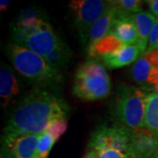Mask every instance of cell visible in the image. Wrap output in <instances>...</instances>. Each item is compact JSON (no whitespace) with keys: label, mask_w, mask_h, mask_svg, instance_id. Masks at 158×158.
<instances>
[{"label":"cell","mask_w":158,"mask_h":158,"mask_svg":"<svg viewBox=\"0 0 158 158\" xmlns=\"http://www.w3.org/2000/svg\"><path fill=\"white\" fill-rule=\"evenodd\" d=\"M69 106L65 100L42 87L30 90L11 113L4 128L5 135L44 133L51 121L67 118Z\"/></svg>","instance_id":"6da1fadb"},{"label":"cell","mask_w":158,"mask_h":158,"mask_svg":"<svg viewBox=\"0 0 158 158\" xmlns=\"http://www.w3.org/2000/svg\"><path fill=\"white\" fill-rule=\"evenodd\" d=\"M7 56L19 73L39 87L56 85L62 81L59 70L51 68L45 58L27 48L11 42L7 47Z\"/></svg>","instance_id":"7a4b0ae2"},{"label":"cell","mask_w":158,"mask_h":158,"mask_svg":"<svg viewBox=\"0 0 158 158\" xmlns=\"http://www.w3.org/2000/svg\"><path fill=\"white\" fill-rule=\"evenodd\" d=\"M112 89L111 79L104 63L89 59L79 66L74 77L73 93L85 101L104 99Z\"/></svg>","instance_id":"3957f363"},{"label":"cell","mask_w":158,"mask_h":158,"mask_svg":"<svg viewBox=\"0 0 158 158\" xmlns=\"http://www.w3.org/2000/svg\"><path fill=\"white\" fill-rule=\"evenodd\" d=\"M146 97L143 90L133 85L122 84L118 87L113 101V116L131 130L145 128Z\"/></svg>","instance_id":"277c9868"},{"label":"cell","mask_w":158,"mask_h":158,"mask_svg":"<svg viewBox=\"0 0 158 158\" xmlns=\"http://www.w3.org/2000/svg\"><path fill=\"white\" fill-rule=\"evenodd\" d=\"M109 1L101 0H74L69 5L83 44L88 43V35L91 27L101 17L107 8Z\"/></svg>","instance_id":"5b68a950"},{"label":"cell","mask_w":158,"mask_h":158,"mask_svg":"<svg viewBox=\"0 0 158 158\" xmlns=\"http://www.w3.org/2000/svg\"><path fill=\"white\" fill-rule=\"evenodd\" d=\"M88 147L96 152L107 148H116L133 155L131 129L121 124L100 125L91 134Z\"/></svg>","instance_id":"8992f818"},{"label":"cell","mask_w":158,"mask_h":158,"mask_svg":"<svg viewBox=\"0 0 158 158\" xmlns=\"http://www.w3.org/2000/svg\"><path fill=\"white\" fill-rule=\"evenodd\" d=\"M38 136L7 134L2 137L3 158H38Z\"/></svg>","instance_id":"52a82bcc"},{"label":"cell","mask_w":158,"mask_h":158,"mask_svg":"<svg viewBox=\"0 0 158 158\" xmlns=\"http://www.w3.org/2000/svg\"><path fill=\"white\" fill-rule=\"evenodd\" d=\"M131 149L135 158H156L158 135L147 128L131 130Z\"/></svg>","instance_id":"ba28073f"},{"label":"cell","mask_w":158,"mask_h":158,"mask_svg":"<svg viewBox=\"0 0 158 158\" xmlns=\"http://www.w3.org/2000/svg\"><path fill=\"white\" fill-rule=\"evenodd\" d=\"M61 41L62 40L54 32L53 27H50L47 29H40L36 34L29 36L26 48L45 58Z\"/></svg>","instance_id":"9c48e42d"},{"label":"cell","mask_w":158,"mask_h":158,"mask_svg":"<svg viewBox=\"0 0 158 158\" xmlns=\"http://www.w3.org/2000/svg\"><path fill=\"white\" fill-rule=\"evenodd\" d=\"M139 56H142L141 51L137 44L124 45L118 50L102 56L100 59L108 69H118L135 62Z\"/></svg>","instance_id":"30bf717a"},{"label":"cell","mask_w":158,"mask_h":158,"mask_svg":"<svg viewBox=\"0 0 158 158\" xmlns=\"http://www.w3.org/2000/svg\"><path fill=\"white\" fill-rule=\"evenodd\" d=\"M117 18L118 9L113 5L112 1H109L106 10L90 28L88 35V45L107 35L110 33Z\"/></svg>","instance_id":"8fae6325"},{"label":"cell","mask_w":158,"mask_h":158,"mask_svg":"<svg viewBox=\"0 0 158 158\" xmlns=\"http://www.w3.org/2000/svg\"><path fill=\"white\" fill-rule=\"evenodd\" d=\"M131 16L119 14L118 11V18L110 31L124 45H135L139 40L138 33Z\"/></svg>","instance_id":"7c38bea8"},{"label":"cell","mask_w":158,"mask_h":158,"mask_svg":"<svg viewBox=\"0 0 158 158\" xmlns=\"http://www.w3.org/2000/svg\"><path fill=\"white\" fill-rule=\"evenodd\" d=\"M131 18L135 26L137 33H138V37H139V40L136 44L140 48L142 56H143V55L147 51L149 35L156 19L152 13L148 11H142L138 13L132 14Z\"/></svg>","instance_id":"4fadbf2b"},{"label":"cell","mask_w":158,"mask_h":158,"mask_svg":"<svg viewBox=\"0 0 158 158\" xmlns=\"http://www.w3.org/2000/svg\"><path fill=\"white\" fill-rule=\"evenodd\" d=\"M19 85L14 74L6 64L1 65L0 69V97L1 106L6 108L11 99L19 92Z\"/></svg>","instance_id":"5bb4252c"},{"label":"cell","mask_w":158,"mask_h":158,"mask_svg":"<svg viewBox=\"0 0 158 158\" xmlns=\"http://www.w3.org/2000/svg\"><path fill=\"white\" fill-rule=\"evenodd\" d=\"M123 46L124 44L115 35L109 33L104 38L88 45L87 53L91 59H98L118 50Z\"/></svg>","instance_id":"9a60e30c"},{"label":"cell","mask_w":158,"mask_h":158,"mask_svg":"<svg viewBox=\"0 0 158 158\" xmlns=\"http://www.w3.org/2000/svg\"><path fill=\"white\" fill-rule=\"evenodd\" d=\"M145 127L158 135V93L150 92L146 97Z\"/></svg>","instance_id":"2e32d148"},{"label":"cell","mask_w":158,"mask_h":158,"mask_svg":"<svg viewBox=\"0 0 158 158\" xmlns=\"http://www.w3.org/2000/svg\"><path fill=\"white\" fill-rule=\"evenodd\" d=\"M71 55L72 54L69 48L62 40L56 48L45 57V60L51 68L60 71L66 66Z\"/></svg>","instance_id":"e0dca14e"},{"label":"cell","mask_w":158,"mask_h":158,"mask_svg":"<svg viewBox=\"0 0 158 158\" xmlns=\"http://www.w3.org/2000/svg\"><path fill=\"white\" fill-rule=\"evenodd\" d=\"M152 69V66L143 56L140 57L135 62H134L130 69V77L135 83L145 86L147 85L148 78Z\"/></svg>","instance_id":"ac0fdd59"},{"label":"cell","mask_w":158,"mask_h":158,"mask_svg":"<svg viewBox=\"0 0 158 158\" xmlns=\"http://www.w3.org/2000/svg\"><path fill=\"white\" fill-rule=\"evenodd\" d=\"M113 4L118 9V13L132 15L141 11L142 1L139 0H119L112 1Z\"/></svg>","instance_id":"d6986e66"},{"label":"cell","mask_w":158,"mask_h":158,"mask_svg":"<svg viewBox=\"0 0 158 158\" xmlns=\"http://www.w3.org/2000/svg\"><path fill=\"white\" fill-rule=\"evenodd\" d=\"M55 138L44 132L38 136V145H37V155L38 158H48L53 146L56 143Z\"/></svg>","instance_id":"ffe728a7"},{"label":"cell","mask_w":158,"mask_h":158,"mask_svg":"<svg viewBox=\"0 0 158 158\" xmlns=\"http://www.w3.org/2000/svg\"><path fill=\"white\" fill-rule=\"evenodd\" d=\"M67 127H68V124H67L66 119L59 118V119H55L51 121L48 126L46 132L48 133L53 138H55L56 141H57L65 133Z\"/></svg>","instance_id":"44dd1931"},{"label":"cell","mask_w":158,"mask_h":158,"mask_svg":"<svg viewBox=\"0 0 158 158\" xmlns=\"http://www.w3.org/2000/svg\"><path fill=\"white\" fill-rule=\"evenodd\" d=\"M98 153V158H135L132 154L116 148H107Z\"/></svg>","instance_id":"7402d4cb"},{"label":"cell","mask_w":158,"mask_h":158,"mask_svg":"<svg viewBox=\"0 0 158 158\" xmlns=\"http://www.w3.org/2000/svg\"><path fill=\"white\" fill-rule=\"evenodd\" d=\"M158 47V19L156 20V23L153 27L152 31L149 35L148 39V45L147 50L156 48Z\"/></svg>","instance_id":"603a6c76"},{"label":"cell","mask_w":158,"mask_h":158,"mask_svg":"<svg viewBox=\"0 0 158 158\" xmlns=\"http://www.w3.org/2000/svg\"><path fill=\"white\" fill-rule=\"evenodd\" d=\"M143 57L147 59L152 68H158V48L147 50L143 55Z\"/></svg>","instance_id":"cb8c5ba5"},{"label":"cell","mask_w":158,"mask_h":158,"mask_svg":"<svg viewBox=\"0 0 158 158\" xmlns=\"http://www.w3.org/2000/svg\"><path fill=\"white\" fill-rule=\"evenodd\" d=\"M146 3H148V6L149 7V10L153 13V15L158 17V0H149Z\"/></svg>","instance_id":"d4e9b609"},{"label":"cell","mask_w":158,"mask_h":158,"mask_svg":"<svg viewBox=\"0 0 158 158\" xmlns=\"http://www.w3.org/2000/svg\"><path fill=\"white\" fill-rule=\"evenodd\" d=\"M11 5V1L9 0H1L0 1V11L1 12H6L8 6Z\"/></svg>","instance_id":"484cf974"},{"label":"cell","mask_w":158,"mask_h":158,"mask_svg":"<svg viewBox=\"0 0 158 158\" xmlns=\"http://www.w3.org/2000/svg\"><path fill=\"white\" fill-rule=\"evenodd\" d=\"M84 158H98V153L95 150L89 149V151L86 153V155Z\"/></svg>","instance_id":"4316f807"},{"label":"cell","mask_w":158,"mask_h":158,"mask_svg":"<svg viewBox=\"0 0 158 158\" xmlns=\"http://www.w3.org/2000/svg\"><path fill=\"white\" fill-rule=\"evenodd\" d=\"M156 158H158V149H157V152H156Z\"/></svg>","instance_id":"83f0119b"}]
</instances>
